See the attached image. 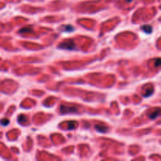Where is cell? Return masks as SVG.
Wrapping results in <instances>:
<instances>
[{
    "mask_svg": "<svg viewBox=\"0 0 161 161\" xmlns=\"http://www.w3.org/2000/svg\"><path fill=\"white\" fill-rule=\"evenodd\" d=\"M60 47H61L62 49H68V50H72V49H74V43L72 42L71 40H69L68 42H65V43H63L61 45H60L59 46Z\"/></svg>",
    "mask_w": 161,
    "mask_h": 161,
    "instance_id": "obj_1",
    "label": "cell"
},
{
    "mask_svg": "<svg viewBox=\"0 0 161 161\" xmlns=\"http://www.w3.org/2000/svg\"><path fill=\"white\" fill-rule=\"evenodd\" d=\"M141 29L143 30L145 33H147V34H149V33H151L152 31V28L151 27L150 25H144L143 27L141 28Z\"/></svg>",
    "mask_w": 161,
    "mask_h": 161,
    "instance_id": "obj_2",
    "label": "cell"
},
{
    "mask_svg": "<svg viewBox=\"0 0 161 161\" xmlns=\"http://www.w3.org/2000/svg\"><path fill=\"white\" fill-rule=\"evenodd\" d=\"M159 114H160V111H159V109H157V111H156V112H154L152 114L149 115V117H150L151 119H155V118H156L157 116H158Z\"/></svg>",
    "mask_w": 161,
    "mask_h": 161,
    "instance_id": "obj_3",
    "label": "cell"
},
{
    "mask_svg": "<svg viewBox=\"0 0 161 161\" xmlns=\"http://www.w3.org/2000/svg\"><path fill=\"white\" fill-rule=\"evenodd\" d=\"M96 128L98 129V131H100V132H104V129H105V127H104V126H102V127H101L100 126H96Z\"/></svg>",
    "mask_w": 161,
    "mask_h": 161,
    "instance_id": "obj_4",
    "label": "cell"
},
{
    "mask_svg": "<svg viewBox=\"0 0 161 161\" xmlns=\"http://www.w3.org/2000/svg\"><path fill=\"white\" fill-rule=\"evenodd\" d=\"M1 123H2V125H5V126H6V125H7V124L9 123V120H8V119H4V120H2V121H1Z\"/></svg>",
    "mask_w": 161,
    "mask_h": 161,
    "instance_id": "obj_5",
    "label": "cell"
},
{
    "mask_svg": "<svg viewBox=\"0 0 161 161\" xmlns=\"http://www.w3.org/2000/svg\"><path fill=\"white\" fill-rule=\"evenodd\" d=\"M156 61H156V67H159V65H160V59H157Z\"/></svg>",
    "mask_w": 161,
    "mask_h": 161,
    "instance_id": "obj_6",
    "label": "cell"
}]
</instances>
